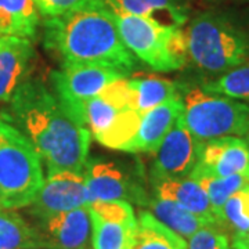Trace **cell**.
I'll list each match as a JSON object with an SVG mask.
<instances>
[{"mask_svg":"<svg viewBox=\"0 0 249 249\" xmlns=\"http://www.w3.org/2000/svg\"><path fill=\"white\" fill-rule=\"evenodd\" d=\"M98 1L101 0H34L39 16L45 18L58 17L73 10L96 4Z\"/></svg>","mask_w":249,"mask_h":249,"instance_id":"cell-28","label":"cell"},{"mask_svg":"<svg viewBox=\"0 0 249 249\" xmlns=\"http://www.w3.org/2000/svg\"><path fill=\"white\" fill-rule=\"evenodd\" d=\"M42 249H89L91 223L88 206L39 220Z\"/></svg>","mask_w":249,"mask_h":249,"instance_id":"cell-13","label":"cell"},{"mask_svg":"<svg viewBox=\"0 0 249 249\" xmlns=\"http://www.w3.org/2000/svg\"><path fill=\"white\" fill-rule=\"evenodd\" d=\"M130 249H188V242L160 223L150 211H142Z\"/></svg>","mask_w":249,"mask_h":249,"instance_id":"cell-20","label":"cell"},{"mask_svg":"<svg viewBox=\"0 0 249 249\" xmlns=\"http://www.w3.org/2000/svg\"><path fill=\"white\" fill-rule=\"evenodd\" d=\"M0 249H42L39 232L19 214L0 208Z\"/></svg>","mask_w":249,"mask_h":249,"instance_id":"cell-23","label":"cell"},{"mask_svg":"<svg viewBox=\"0 0 249 249\" xmlns=\"http://www.w3.org/2000/svg\"><path fill=\"white\" fill-rule=\"evenodd\" d=\"M72 116L100 144L124 151L139 130L142 116L134 107L129 78L111 83L98 96L80 104Z\"/></svg>","mask_w":249,"mask_h":249,"instance_id":"cell-4","label":"cell"},{"mask_svg":"<svg viewBox=\"0 0 249 249\" xmlns=\"http://www.w3.org/2000/svg\"><path fill=\"white\" fill-rule=\"evenodd\" d=\"M91 223V249H130L137 229V216L124 199L93 201L88 205Z\"/></svg>","mask_w":249,"mask_h":249,"instance_id":"cell-8","label":"cell"},{"mask_svg":"<svg viewBox=\"0 0 249 249\" xmlns=\"http://www.w3.org/2000/svg\"><path fill=\"white\" fill-rule=\"evenodd\" d=\"M181 112L183 101L180 93L158 107L152 108L151 111L142 115L137 133L124 151L155 154Z\"/></svg>","mask_w":249,"mask_h":249,"instance_id":"cell-16","label":"cell"},{"mask_svg":"<svg viewBox=\"0 0 249 249\" xmlns=\"http://www.w3.org/2000/svg\"><path fill=\"white\" fill-rule=\"evenodd\" d=\"M211 94L249 101V62L222 73L219 78L201 86Z\"/></svg>","mask_w":249,"mask_h":249,"instance_id":"cell-25","label":"cell"},{"mask_svg":"<svg viewBox=\"0 0 249 249\" xmlns=\"http://www.w3.org/2000/svg\"><path fill=\"white\" fill-rule=\"evenodd\" d=\"M43 181V162L34 144L0 118V208L14 211L29 206Z\"/></svg>","mask_w":249,"mask_h":249,"instance_id":"cell-5","label":"cell"},{"mask_svg":"<svg viewBox=\"0 0 249 249\" xmlns=\"http://www.w3.org/2000/svg\"><path fill=\"white\" fill-rule=\"evenodd\" d=\"M91 202L83 173L64 170L47 175L43 186L29 205V212L43 220L61 212L88 206Z\"/></svg>","mask_w":249,"mask_h":249,"instance_id":"cell-11","label":"cell"},{"mask_svg":"<svg viewBox=\"0 0 249 249\" xmlns=\"http://www.w3.org/2000/svg\"><path fill=\"white\" fill-rule=\"evenodd\" d=\"M83 176L93 201H115L124 199L127 202L145 206L150 196L144 193L140 184L114 160L103 158L88 160Z\"/></svg>","mask_w":249,"mask_h":249,"instance_id":"cell-12","label":"cell"},{"mask_svg":"<svg viewBox=\"0 0 249 249\" xmlns=\"http://www.w3.org/2000/svg\"><path fill=\"white\" fill-rule=\"evenodd\" d=\"M109 10L124 46L136 58L158 72L178 71L186 65L188 54L183 28L162 25L115 7Z\"/></svg>","mask_w":249,"mask_h":249,"instance_id":"cell-6","label":"cell"},{"mask_svg":"<svg viewBox=\"0 0 249 249\" xmlns=\"http://www.w3.org/2000/svg\"><path fill=\"white\" fill-rule=\"evenodd\" d=\"M248 150H249V137H248Z\"/></svg>","mask_w":249,"mask_h":249,"instance_id":"cell-31","label":"cell"},{"mask_svg":"<svg viewBox=\"0 0 249 249\" xmlns=\"http://www.w3.org/2000/svg\"><path fill=\"white\" fill-rule=\"evenodd\" d=\"M35 49L28 37L0 36V103L10 101L28 79Z\"/></svg>","mask_w":249,"mask_h":249,"instance_id":"cell-15","label":"cell"},{"mask_svg":"<svg viewBox=\"0 0 249 249\" xmlns=\"http://www.w3.org/2000/svg\"><path fill=\"white\" fill-rule=\"evenodd\" d=\"M3 118L27 136L39 152L47 175L83 173L91 134L42 80L27 79L10 98Z\"/></svg>","mask_w":249,"mask_h":249,"instance_id":"cell-1","label":"cell"},{"mask_svg":"<svg viewBox=\"0 0 249 249\" xmlns=\"http://www.w3.org/2000/svg\"><path fill=\"white\" fill-rule=\"evenodd\" d=\"M202 148L204 142L193 136L180 115L155 152L152 180L188 178L201 160Z\"/></svg>","mask_w":249,"mask_h":249,"instance_id":"cell-10","label":"cell"},{"mask_svg":"<svg viewBox=\"0 0 249 249\" xmlns=\"http://www.w3.org/2000/svg\"><path fill=\"white\" fill-rule=\"evenodd\" d=\"M160 223H163L170 230L178 232L183 238L188 240L193 234L205 226H211L205 219L187 211L178 204L152 196L145 205Z\"/></svg>","mask_w":249,"mask_h":249,"instance_id":"cell-21","label":"cell"},{"mask_svg":"<svg viewBox=\"0 0 249 249\" xmlns=\"http://www.w3.org/2000/svg\"><path fill=\"white\" fill-rule=\"evenodd\" d=\"M104 3L168 27L183 28L190 19V0H104Z\"/></svg>","mask_w":249,"mask_h":249,"instance_id":"cell-18","label":"cell"},{"mask_svg":"<svg viewBox=\"0 0 249 249\" xmlns=\"http://www.w3.org/2000/svg\"><path fill=\"white\" fill-rule=\"evenodd\" d=\"M121 78H126V75L108 67L64 64L60 71L52 73V85L54 93L72 115L80 104L98 96Z\"/></svg>","mask_w":249,"mask_h":249,"instance_id":"cell-9","label":"cell"},{"mask_svg":"<svg viewBox=\"0 0 249 249\" xmlns=\"http://www.w3.org/2000/svg\"><path fill=\"white\" fill-rule=\"evenodd\" d=\"M199 1H206V3H211V1H216V0H199Z\"/></svg>","mask_w":249,"mask_h":249,"instance_id":"cell-30","label":"cell"},{"mask_svg":"<svg viewBox=\"0 0 249 249\" xmlns=\"http://www.w3.org/2000/svg\"><path fill=\"white\" fill-rule=\"evenodd\" d=\"M39 21L34 0H0V36L34 39Z\"/></svg>","mask_w":249,"mask_h":249,"instance_id":"cell-19","label":"cell"},{"mask_svg":"<svg viewBox=\"0 0 249 249\" xmlns=\"http://www.w3.org/2000/svg\"><path fill=\"white\" fill-rule=\"evenodd\" d=\"M191 173H205L216 178L244 175L249 178L248 142L235 136L205 142L201 160Z\"/></svg>","mask_w":249,"mask_h":249,"instance_id":"cell-14","label":"cell"},{"mask_svg":"<svg viewBox=\"0 0 249 249\" xmlns=\"http://www.w3.org/2000/svg\"><path fill=\"white\" fill-rule=\"evenodd\" d=\"M223 227L234 232L249 231V184L231 196L222 208Z\"/></svg>","mask_w":249,"mask_h":249,"instance_id":"cell-26","label":"cell"},{"mask_svg":"<svg viewBox=\"0 0 249 249\" xmlns=\"http://www.w3.org/2000/svg\"><path fill=\"white\" fill-rule=\"evenodd\" d=\"M181 96V118L187 129L201 142L249 133V106L240 100L211 94L191 88Z\"/></svg>","mask_w":249,"mask_h":249,"instance_id":"cell-7","label":"cell"},{"mask_svg":"<svg viewBox=\"0 0 249 249\" xmlns=\"http://www.w3.org/2000/svg\"><path fill=\"white\" fill-rule=\"evenodd\" d=\"M188 178L196 180L205 193L208 194V198L211 201V205L213 208L214 213L217 214V217L220 219L222 223V208L226 204V201L234 196L237 191H240L241 188L249 184V178L244 175H231V176H226V178H216L211 175H205V173H191Z\"/></svg>","mask_w":249,"mask_h":249,"instance_id":"cell-24","label":"cell"},{"mask_svg":"<svg viewBox=\"0 0 249 249\" xmlns=\"http://www.w3.org/2000/svg\"><path fill=\"white\" fill-rule=\"evenodd\" d=\"M43 45L64 64H89L129 75L136 57L124 46L115 18L104 0L62 16L45 18Z\"/></svg>","mask_w":249,"mask_h":249,"instance_id":"cell-2","label":"cell"},{"mask_svg":"<svg viewBox=\"0 0 249 249\" xmlns=\"http://www.w3.org/2000/svg\"><path fill=\"white\" fill-rule=\"evenodd\" d=\"M154 196L172 201L178 206L205 219L211 226L222 227L202 186L191 178H166L154 181Z\"/></svg>","mask_w":249,"mask_h":249,"instance_id":"cell-17","label":"cell"},{"mask_svg":"<svg viewBox=\"0 0 249 249\" xmlns=\"http://www.w3.org/2000/svg\"><path fill=\"white\" fill-rule=\"evenodd\" d=\"M188 61L208 73H226L249 60V35L222 14L205 11L183 27Z\"/></svg>","mask_w":249,"mask_h":249,"instance_id":"cell-3","label":"cell"},{"mask_svg":"<svg viewBox=\"0 0 249 249\" xmlns=\"http://www.w3.org/2000/svg\"><path fill=\"white\" fill-rule=\"evenodd\" d=\"M188 249H231V242L220 227L205 226L188 240Z\"/></svg>","mask_w":249,"mask_h":249,"instance_id":"cell-27","label":"cell"},{"mask_svg":"<svg viewBox=\"0 0 249 249\" xmlns=\"http://www.w3.org/2000/svg\"><path fill=\"white\" fill-rule=\"evenodd\" d=\"M232 249H249V231L234 232L231 238Z\"/></svg>","mask_w":249,"mask_h":249,"instance_id":"cell-29","label":"cell"},{"mask_svg":"<svg viewBox=\"0 0 249 249\" xmlns=\"http://www.w3.org/2000/svg\"><path fill=\"white\" fill-rule=\"evenodd\" d=\"M129 83L133 90L134 107L142 116L178 94V88L172 80L160 76L129 78Z\"/></svg>","mask_w":249,"mask_h":249,"instance_id":"cell-22","label":"cell"}]
</instances>
